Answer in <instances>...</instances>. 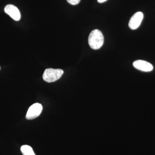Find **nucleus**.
Returning a JSON list of instances; mask_svg holds the SVG:
<instances>
[{
  "instance_id": "f257e3e1",
  "label": "nucleus",
  "mask_w": 155,
  "mask_h": 155,
  "mask_svg": "<svg viewBox=\"0 0 155 155\" xmlns=\"http://www.w3.org/2000/svg\"><path fill=\"white\" fill-rule=\"evenodd\" d=\"M104 43V37L101 31L94 29L92 31L88 37V44L94 50H98L102 46Z\"/></svg>"
},
{
  "instance_id": "f03ea898",
  "label": "nucleus",
  "mask_w": 155,
  "mask_h": 155,
  "mask_svg": "<svg viewBox=\"0 0 155 155\" xmlns=\"http://www.w3.org/2000/svg\"><path fill=\"white\" fill-rule=\"evenodd\" d=\"M64 72V71L61 69H47L44 72L43 78L48 83L54 82L61 78Z\"/></svg>"
},
{
  "instance_id": "7ed1b4c3",
  "label": "nucleus",
  "mask_w": 155,
  "mask_h": 155,
  "mask_svg": "<svg viewBox=\"0 0 155 155\" xmlns=\"http://www.w3.org/2000/svg\"><path fill=\"white\" fill-rule=\"evenodd\" d=\"M42 106L39 103H35L31 106L27 111L26 119L31 120L40 116L42 110Z\"/></svg>"
},
{
  "instance_id": "20e7f679",
  "label": "nucleus",
  "mask_w": 155,
  "mask_h": 155,
  "mask_svg": "<svg viewBox=\"0 0 155 155\" xmlns=\"http://www.w3.org/2000/svg\"><path fill=\"white\" fill-rule=\"evenodd\" d=\"M143 18V14L141 12H137L134 14L129 20L128 26L132 30H135L139 27Z\"/></svg>"
},
{
  "instance_id": "39448f33",
  "label": "nucleus",
  "mask_w": 155,
  "mask_h": 155,
  "mask_svg": "<svg viewBox=\"0 0 155 155\" xmlns=\"http://www.w3.org/2000/svg\"><path fill=\"white\" fill-rule=\"evenodd\" d=\"M6 14H8L15 21H19L21 18V14L19 9L12 5H7L4 9Z\"/></svg>"
},
{
  "instance_id": "423d86ee",
  "label": "nucleus",
  "mask_w": 155,
  "mask_h": 155,
  "mask_svg": "<svg viewBox=\"0 0 155 155\" xmlns=\"http://www.w3.org/2000/svg\"><path fill=\"white\" fill-rule=\"evenodd\" d=\"M133 65L136 69L143 72H150L153 69V67L150 63L143 60H137L134 61Z\"/></svg>"
},
{
  "instance_id": "0eeeda50",
  "label": "nucleus",
  "mask_w": 155,
  "mask_h": 155,
  "mask_svg": "<svg viewBox=\"0 0 155 155\" xmlns=\"http://www.w3.org/2000/svg\"><path fill=\"white\" fill-rule=\"evenodd\" d=\"M20 150L23 155H35L32 148L27 145L22 146Z\"/></svg>"
},
{
  "instance_id": "6e6552de",
  "label": "nucleus",
  "mask_w": 155,
  "mask_h": 155,
  "mask_svg": "<svg viewBox=\"0 0 155 155\" xmlns=\"http://www.w3.org/2000/svg\"><path fill=\"white\" fill-rule=\"evenodd\" d=\"M80 1L81 0H67V2L72 5H75L79 4Z\"/></svg>"
},
{
  "instance_id": "1a4fd4ad",
  "label": "nucleus",
  "mask_w": 155,
  "mask_h": 155,
  "mask_svg": "<svg viewBox=\"0 0 155 155\" xmlns=\"http://www.w3.org/2000/svg\"><path fill=\"white\" fill-rule=\"evenodd\" d=\"M107 1V0H97V2H98L99 3H102L105 2Z\"/></svg>"
},
{
  "instance_id": "9d476101",
  "label": "nucleus",
  "mask_w": 155,
  "mask_h": 155,
  "mask_svg": "<svg viewBox=\"0 0 155 155\" xmlns=\"http://www.w3.org/2000/svg\"><path fill=\"white\" fill-rule=\"evenodd\" d=\"M0 69H1V67H0Z\"/></svg>"
}]
</instances>
